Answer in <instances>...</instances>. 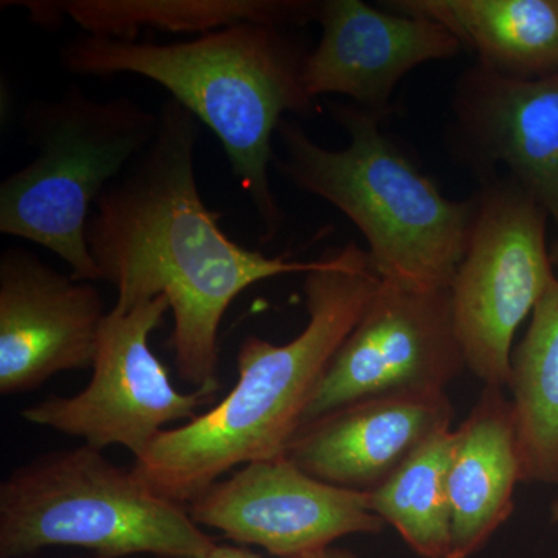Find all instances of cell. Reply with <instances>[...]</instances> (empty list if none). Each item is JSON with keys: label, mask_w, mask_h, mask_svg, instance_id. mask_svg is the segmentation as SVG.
<instances>
[{"label": "cell", "mask_w": 558, "mask_h": 558, "mask_svg": "<svg viewBox=\"0 0 558 558\" xmlns=\"http://www.w3.org/2000/svg\"><path fill=\"white\" fill-rule=\"evenodd\" d=\"M550 517H553V521H558V499L553 502V508H550Z\"/></svg>", "instance_id": "21"}, {"label": "cell", "mask_w": 558, "mask_h": 558, "mask_svg": "<svg viewBox=\"0 0 558 558\" xmlns=\"http://www.w3.org/2000/svg\"><path fill=\"white\" fill-rule=\"evenodd\" d=\"M199 137V120L168 98L153 142L95 204L87 245L101 281L117 289V310L167 296L180 379L218 395L219 329L233 301L266 279L307 274L315 260L267 256L223 233L201 196Z\"/></svg>", "instance_id": "1"}, {"label": "cell", "mask_w": 558, "mask_h": 558, "mask_svg": "<svg viewBox=\"0 0 558 558\" xmlns=\"http://www.w3.org/2000/svg\"><path fill=\"white\" fill-rule=\"evenodd\" d=\"M453 416L447 391L359 400L301 425L286 457L323 483L369 494Z\"/></svg>", "instance_id": "14"}, {"label": "cell", "mask_w": 558, "mask_h": 558, "mask_svg": "<svg viewBox=\"0 0 558 558\" xmlns=\"http://www.w3.org/2000/svg\"><path fill=\"white\" fill-rule=\"evenodd\" d=\"M348 132L343 149L318 145L284 119L275 167L293 186L328 202L365 238L381 281L411 289H450L472 229L475 202L451 201L359 106L330 105Z\"/></svg>", "instance_id": "4"}, {"label": "cell", "mask_w": 558, "mask_h": 558, "mask_svg": "<svg viewBox=\"0 0 558 558\" xmlns=\"http://www.w3.org/2000/svg\"><path fill=\"white\" fill-rule=\"evenodd\" d=\"M508 388L523 483L558 484V278L513 348Z\"/></svg>", "instance_id": "18"}, {"label": "cell", "mask_w": 558, "mask_h": 558, "mask_svg": "<svg viewBox=\"0 0 558 558\" xmlns=\"http://www.w3.org/2000/svg\"><path fill=\"white\" fill-rule=\"evenodd\" d=\"M106 315L92 281L64 275L27 248L0 255V395L35 391L92 368Z\"/></svg>", "instance_id": "11"}, {"label": "cell", "mask_w": 558, "mask_h": 558, "mask_svg": "<svg viewBox=\"0 0 558 558\" xmlns=\"http://www.w3.org/2000/svg\"><path fill=\"white\" fill-rule=\"evenodd\" d=\"M22 128L36 157L0 185V233L50 250L81 281H101L87 245L92 205L153 142L159 112L68 89L31 102Z\"/></svg>", "instance_id": "6"}, {"label": "cell", "mask_w": 558, "mask_h": 558, "mask_svg": "<svg viewBox=\"0 0 558 558\" xmlns=\"http://www.w3.org/2000/svg\"><path fill=\"white\" fill-rule=\"evenodd\" d=\"M454 428L432 436L381 486L369 492V509L399 532L422 558H449V470Z\"/></svg>", "instance_id": "19"}, {"label": "cell", "mask_w": 558, "mask_h": 558, "mask_svg": "<svg viewBox=\"0 0 558 558\" xmlns=\"http://www.w3.org/2000/svg\"><path fill=\"white\" fill-rule=\"evenodd\" d=\"M307 53L289 28L240 24L171 44L83 35L65 43L60 60L72 75L131 73L170 92L218 137L270 241L284 223L269 175L274 138L290 113L317 106L304 86Z\"/></svg>", "instance_id": "3"}, {"label": "cell", "mask_w": 558, "mask_h": 558, "mask_svg": "<svg viewBox=\"0 0 558 558\" xmlns=\"http://www.w3.org/2000/svg\"><path fill=\"white\" fill-rule=\"evenodd\" d=\"M73 558H109V557H102V556H97V554H92V556H89V557H73Z\"/></svg>", "instance_id": "22"}, {"label": "cell", "mask_w": 558, "mask_h": 558, "mask_svg": "<svg viewBox=\"0 0 558 558\" xmlns=\"http://www.w3.org/2000/svg\"><path fill=\"white\" fill-rule=\"evenodd\" d=\"M450 284L451 315L465 366L484 387L508 388L513 340L554 275L548 215L509 175L488 178Z\"/></svg>", "instance_id": "7"}, {"label": "cell", "mask_w": 558, "mask_h": 558, "mask_svg": "<svg viewBox=\"0 0 558 558\" xmlns=\"http://www.w3.org/2000/svg\"><path fill=\"white\" fill-rule=\"evenodd\" d=\"M398 13L438 22L499 76L537 80L558 72V0H389Z\"/></svg>", "instance_id": "16"}, {"label": "cell", "mask_w": 558, "mask_h": 558, "mask_svg": "<svg viewBox=\"0 0 558 558\" xmlns=\"http://www.w3.org/2000/svg\"><path fill=\"white\" fill-rule=\"evenodd\" d=\"M464 354L449 289L381 281L355 328L330 360L303 425L349 403L413 391H447Z\"/></svg>", "instance_id": "9"}, {"label": "cell", "mask_w": 558, "mask_h": 558, "mask_svg": "<svg viewBox=\"0 0 558 558\" xmlns=\"http://www.w3.org/2000/svg\"><path fill=\"white\" fill-rule=\"evenodd\" d=\"M58 546L109 558H208L218 542L189 506L83 444L40 454L0 484V558Z\"/></svg>", "instance_id": "5"}, {"label": "cell", "mask_w": 558, "mask_h": 558, "mask_svg": "<svg viewBox=\"0 0 558 558\" xmlns=\"http://www.w3.org/2000/svg\"><path fill=\"white\" fill-rule=\"evenodd\" d=\"M453 113L469 160L478 170L505 165L558 233V72L517 80L475 65L458 81ZM553 260L558 266V238Z\"/></svg>", "instance_id": "13"}, {"label": "cell", "mask_w": 558, "mask_h": 558, "mask_svg": "<svg viewBox=\"0 0 558 558\" xmlns=\"http://www.w3.org/2000/svg\"><path fill=\"white\" fill-rule=\"evenodd\" d=\"M208 558H264L259 554L253 553L244 546L236 545H219L213 550L211 556ZM300 558H357L354 553L348 549L330 548L319 550V553L311 554V556Z\"/></svg>", "instance_id": "20"}, {"label": "cell", "mask_w": 558, "mask_h": 558, "mask_svg": "<svg viewBox=\"0 0 558 558\" xmlns=\"http://www.w3.org/2000/svg\"><path fill=\"white\" fill-rule=\"evenodd\" d=\"M310 0H51L60 21L75 22L84 35L137 40L140 32L207 33L240 24L301 27L318 21Z\"/></svg>", "instance_id": "17"}, {"label": "cell", "mask_w": 558, "mask_h": 558, "mask_svg": "<svg viewBox=\"0 0 558 558\" xmlns=\"http://www.w3.org/2000/svg\"><path fill=\"white\" fill-rule=\"evenodd\" d=\"M322 38L304 62L314 100L343 95L381 117L403 76L425 62L450 60L461 43L438 22L374 9L362 0L319 3Z\"/></svg>", "instance_id": "12"}, {"label": "cell", "mask_w": 558, "mask_h": 558, "mask_svg": "<svg viewBox=\"0 0 558 558\" xmlns=\"http://www.w3.org/2000/svg\"><path fill=\"white\" fill-rule=\"evenodd\" d=\"M170 301L160 295L106 315L94 374L73 396H49L22 410L24 421L83 439L94 449L121 446L142 457L174 422L199 416L215 402V392H182L170 371L150 351L149 337L159 329Z\"/></svg>", "instance_id": "8"}, {"label": "cell", "mask_w": 558, "mask_h": 558, "mask_svg": "<svg viewBox=\"0 0 558 558\" xmlns=\"http://www.w3.org/2000/svg\"><path fill=\"white\" fill-rule=\"evenodd\" d=\"M523 469L512 403L505 388L484 387L469 417L454 428L449 470V558L484 548L512 515Z\"/></svg>", "instance_id": "15"}, {"label": "cell", "mask_w": 558, "mask_h": 558, "mask_svg": "<svg viewBox=\"0 0 558 558\" xmlns=\"http://www.w3.org/2000/svg\"><path fill=\"white\" fill-rule=\"evenodd\" d=\"M379 284L368 252L355 242L315 260L304 274L310 319L299 336L284 344L256 336L242 340L229 395L161 433L135 458V475L161 497L189 506L242 465L284 457L330 360Z\"/></svg>", "instance_id": "2"}, {"label": "cell", "mask_w": 558, "mask_h": 558, "mask_svg": "<svg viewBox=\"0 0 558 558\" xmlns=\"http://www.w3.org/2000/svg\"><path fill=\"white\" fill-rule=\"evenodd\" d=\"M189 510L201 527L278 558L311 556L348 535L387 527L369 509L368 494L323 483L286 454L234 470L193 499Z\"/></svg>", "instance_id": "10"}]
</instances>
